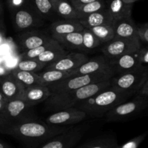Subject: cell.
Segmentation results:
<instances>
[{
	"instance_id": "e0dca14e",
	"label": "cell",
	"mask_w": 148,
	"mask_h": 148,
	"mask_svg": "<svg viewBox=\"0 0 148 148\" xmlns=\"http://www.w3.org/2000/svg\"><path fill=\"white\" fill-rule=\"evenodd\" d=\"M112 25L114 30V38H131L139 37L137 25L132 17L114 20Z\"/></svg>"
},
{
	"instance_id": "f546056e",
	"label": "cell",
	"mask_w": 148,
	"mask_h": 148,
	"mask_svg": "<svg viewBox=\"0 0 148 148\" xmlns=\"http://www.w3.org/2000/svg\"><path fill=\"white\" fill-rule=\"evenodd\" d=\"M105 8H106V3L104 0H96L95 1L77 7L76 10L79 15V19H80L88 14L100 11Z\"/></svg>"
},
{
	"instance_id": "f1b7e54d",
	"label": "cell",
	"mask_w": 148,
	"mask_h": 148,
	"mask_svg": "<svg viewBox=\"0 0 148 148\" xmlns=\"http://www.w3.org/2000/svg\"><path fill=\"white\" fill-rule=\"evenodd\" d=\"M59 43L55 40L54 38H52L50 40H49L48 42H46L44 44L41 45L40 46H38V47L35 48V49H30V50L25 51H23L22 53L21 56V59H36L39 55L41 54L42 53L45 51L48 50V49H51L52 47H54V46H57Z\"/></svg>"
},
{
	"instance_id": "ac0fdd59",
	"label": "cell",
	"mask_w": 148,
	"mask_h": 148,
	"mask_svg": "<svg viewBox=\"0 0 148 148\" xmlns=\"http://www.w3.org/2000/svg\"><path fill=\"white\" fill-rule=\"evenodd\" d=\"M51 95L50 90L46 85H34L25 88L22 99L34 106L46 101Z\"/></svg>"
},
{
	"instance_id": "d6a6232c",
	"label": "cell",
	"mask_w": 148,
	"mask_h": 148,
	"mask_svg": "<svg viewBox=\"0 0 148 148\" xmlns=\"http://www.w3.org/2000/svg\"><path fill=\"white\" fill-rule=\"evenodd\" d=\"M85 146L87 148H118L119 145L115 137H103L86 143Z\"/></svg>"
},
{
	"instance_id": "1f68e13d",
	"label": "cell",
	"mask_w": 148,
	"mask_h": 148,
	"mask_svg": "<svg viewBox=\"0 0 148 148\" xmlns=\"http://www.w3.org/2000/svg\"><path fill=\"white\" fill-rule=\"evenodd\" d=\"M47 65L39 62L37 59H21L16 66L15 69L27 72H37L44 69Z\"/></svg>"
},
{
	"instance_id": "4fadbf2b",
	"label": "cell",
	"mask_w": 148,
	"mask_h": 148,
	"mask_svg": "<svg viewBox=\"0 0 148 148\" xmlns=\"http://www.w3.org/2000/svg\"><path fill=\"white\" fill-rule=\"evenodd\" d=\"M106 73L114 76L109 59L105 56H98L92 58L82 64L79 67L72 72L73 75H92Z\"/></svg>"
},
{
	"instance_id": "277c9868",
	"label": "cell",
	"mask_w": 148,
	"mask_h": 148,
	"mask_svg": "<svg viewBox=\"0 0 148 148\" xmlns=\"http://www.w3.org/2000/svg\"><path fill=\"white\" fill-rule=\"evenodd\" d=\"M32 106L23 99H14L7 101L4 108L0 112V132H6L20 121L35 118L30 113Z\"/></svg>"
},
{
	"instance_id": "603a6c76",
	"label": "cell",
	"mask_w": 148,
	"mask_h": 148,
	"mask_svg": "<svg viewBox=\"0 0 148 148\" xmlns=\"http://www.w3.org/2000/svg\"><path fill=\"white\" fill-rule=\"evenodd\" d=\"M53 10L58 16L66 20H78L76 8L67 0H51Z\"/></svg>"
},
{
	"instance_id": "4dcf8cb0",
	"label": "cell",
	"mask_w": 148,
	"mask_h": 148,
	"mask_svg": "<svg viewBox=\"0 0 148 148\" xmlns=\"http://www.w3.org/2000/svg\"><path fill=\"white\" fill-rule=\"evenodd\" d=\"M82 33V51L92 50L101 45L100 40L95 37V35L89 28L84 27Z\"/></svg>"
},
{
	"instance_id": "484cf974",
	"label": "cell",
	"mask_w": 148,
	"mask_h": 148,
	"mask_svg": "<svg viewBox=\"0 0 148 148\" xmlns=\"http://www.w3.org/2000/svg\"><path fill=\"white\" fill-rule=\"evenodd\" d=\"M67 53H68L65 50V49H64L60 44H59L54 47H52L48 50L45 51L43 53L39 55L36 59L42 62V63L46 64V65H49L57 61L60 58L63 57Z\"/></svg>"
},
{
	"instance_id": "5b68a950",
	"label": "cell",
	"mask_w": 148,
	"mask_h": 148,
	"mask_svg": "<svg viewBox=\"0 0 148 148\" xmlns=\"http://www.w3.org/2000/svg\"><path fill=\"white\" fill-rule=\"evenodd\" d=\"M148 77V65H141L130 72L111 77V88L132 95H136Z\"/></svg>"
},
{
	"instance_id": "2e32d148",
	"label": "cell",
	"mask_w": 148,
	"mask_h": 148,
	"mask_svg": "<svg viewBox=\"0 0 148 148\" xmlns=\"http://www.w3.org/2000/svg\"><path fill=\"white\" fill-rule=\"evenodd\" d=\"M24 89V86L18 82L11 73L1 77L0 80V92L7 101L22 99Z\"/></svg>"
},
{
	"instance_id": "9c48e42d",
	"label": "cell",
	"mask_w": 148,
	"mask_h": 148,
	"mask_svg": "<svg viewBox=\"0 0 148 148\" xmlns=\"http://www.w3.org/2000/svg\"><path fill=\"white\" fill-rule=\"evenodd\" d=\"M141 40L140 38H114L111 40L104 43L102 52L108 59H114L127 53H134L141 49Z\"/></svg>"
},
{
	"instance_id": "ba28073f",
	"label": "cell",
	"mask_w": 148,
	"mask_h": 148,
	"mask_svg": "<svg viewBox=\"0 0 148 148\" xmlns=\"http://www.w3.org/2000/svg\"><path fill=\"white\" fill-rule=\"evenodd\" d=\"M112 75L106 73L92 75H73L62 80L47 85L51 94L56 95L67 91L74 90L89 84L101 82L112 77Z\"/></svg>"
},
{
	"instance_id": "7c38bea8",
	"label": "cell",
	"mask_w": 148,
	"mask_h": 148,
	"mask_svg": "<svg viewBox=\"0 0 148 148\" xmlns=\"http://www.w3.org/2000/svg\"><path fill=\"white\" fill-rule=\"evenodd\" d=\"M51 38V36H49L46 32L33 29L20 33L17 42L20 50L25 51L41 46Z\"/></svg>"
},
{
	"instance_id": "44dd1931",
	"label": "cell",
	"mask_w": 148,
	"mask_h": 148,
	"mask_svg": "<svg viewBox=\"0 0 148 148\" xmlns=\"http://www.w3.org/2000/svg\"><path fill=\"white\" fill-rule=\"evenodd\" d=\"M64 49L68 50L82 51V33L81 32H74L64 35L51 36Z\"/></svg>"
},
{
	"instance_id": "7bdbcfd3",
	"label": "cell",
	"mask_w": 148,
	"mask_h": 148,
	"mask_svg": "<svg viewBox=\"0 0 148 148\" xmlns=\"http://www.w3.org/2000/svg\"><path fill=\"white\" fill-rule=\"evenodd\" d=\"M125 2H127V3H132V4H134L135 1H139V0H124Z\"/></svg>"
},
{
	"instance_id": "30bf717a",
	"label": "cell",
	"mask_w": 148,
	"mask_h": 148,
	"mask_svg": "<svg viewBox=\"0 0 148 148\" xmlns=\"http://www.w3.org/2000/svg\"><path fill=\"white\" fill-rule=\"evenodd\" d=\"M87 114L75 107L59 110L49 115L45 121L51 125L59 127H71L82 122L86 119Z\"/></svg>"
},
{
	"instance_id": "8992f818",
	"label": "cell",
	"mask_w": 148,
	"mask_h": 148,
	"mask_svg": "<svg viewBox=\"0 0 148 148\" xmlns=\"http://www.w3.org/2000/svg\"><path fill=\"white\" fill-rule=\"evenodd\" d=\"M12 19L17 32L33 30L43 26L45 20L36 12L28 0L16 7H12Z\"/></svg>"
},
{
	"instance_id": "b9f144b4",
	"label": "cell",
	"mask_w": 148,
	"mask_h": 148,
	"mask_svg": "<svg viewBox=\"0 0 148 148\" xmlns=\"http://www.w3.org/2000/svg\"><path fill=\"white\" fill-rule=\"evenodd\" d=\"M2 101H7L6 100V98H4V95H2V93L0 92V102H2Z\"/></svg>"
},
{
	"instance_id": "3957f363",
	"label": "cell",
	"mask_w": 148,
	"mask_h": 148,
	"mask_svg": "<svg viewBox=\"0 0 148 148\" xmlns=\"http://www.w3.org/2000/svg\"><path fill=\"white\" fill-rule=\"evenodd\" d=\"M132 95L114 88H106L75 106V108L92 117H101L119 104L127 101Z\"/></svg>"
},
{
	"instance_id": "83f0119b",
	"label": "cell",
	"mask_w": 148,
	"mask_h": 148,
	"mask_svg": "<svg viewBox=\"0 0 148 148\" xmlns=\"http://www.w3.org/2000/svg\"><path fill=\"white\" fill-rule=\"evenodd\" d=\"M90 31L100 40L101 44L110 41L114 38V30L113 25H102L89 28Z\"/></svg>"
},
{
	"instance_id": "8d00e7d4",
	"label": "cell",
	"mask_w": 148,
	"mask_h": 148,
	"mask_svg": "<svg viewBox=\"0 0 148 148\" xmlns=\"http://www.w3.org/2000/svg\"><path fill=\"white\" fill-rule=\"evenodd\" d=\"M95 1H96V0H70V2L75 8H77V7L84 5V4H88V3Z\"/></svg>"
},
{
	"instance_id": "9a60e30c",
	"label": "cell",
	"mask_w": 148,
	"mask_h": 148,
	"mask_svg": "<svg viewBox=\"0 0 148 148\" xmlns=\"http://www.w3.org/2000/svg\"><path fill=\"white\" fill-rule=\"evenodd\" d=\"M114 76L135 69L143 65L140 61L139 51L109 59Z\"/></svg>"
},
{
	"instance_id": "7a4b0ae2",
	"label": "cell",
	"mask_w": 148,
	"mask_h": 148,
	"mask_svg": "<svg viewBox=\"0 0 148 148\" xmlns=\"http://www.w3.org/2000/svg\"><path fill=\"white\" fill-rule=\"evenodd\" d=\"M111 85V78H110L101 82L89 84L74 90L56 95L51 94L46 101V107L49 110L53 111L72 108L98 92L110 88Z\"/></svg>"
},
{
	"instance_id": "836d02e7",
	"label": "cell",
	"mask_w": 148,
	"mask_h": 148,
	"mask_svg": "<svg viewBox=\"0 0 148 148\" xmlns=\"http://www.w3.org/2000/svg\"><path fill=\"white\" fill-rule=\"evenodd\" d=\"M148 134V131L147 132H145L144 134H142L140 135L137 136V137H134L132 140H130L129 142L126 143L125 144L122 145H119L118 148H138L139 146L140 145L143 140L145 139Z\"/></svg>"
},
{
	"instance_id": "74e56055",
	"label": "cell",
	"mask_w": 148,
	"mask_h": 148,
	"mask_svg": "<svg viewBox=\"0 0 148 148\" xmlns=\"http://www.w3.org/2000/svg\"><path fill=\"white\" fill-rule=\"evenodd\" d=\"M137 93L141 94V95H146V96H148V77L147 79V80L145 81L143 85L142 86V88H140V90L138 91Z\"/></svg>"
},
{
	"instance_id": "e575fe53",
	"label": "cell",
	"mask_w": 148,
	"mask_h": 148,
	"mask_svg": "<svg viewBox=\"0 0 148 148\" xmlns=\"http://www.w3.org/2000/svg\"><path fill=\"white\" fill-rule=\"evenodd\" d=\"M137 28L140 40L148 44V23L137 25Z\"/></svg>"
},
{
	"instance_id": "5bb4252c",
	"label": "cell",
	"mask_w": 148,
	"mask_h": 148,
	"mask_svg": "<svg viewBox=\"0 0 148 148\" xmlns=\"http://www.w3.org/2000/svg\"><path fill=\"white\" fill-rule=\"evenodd\" d=\"M88 60L85 54L78 52H72L60 58L56 62L47 65L45 69H56L64 72H73Z\"/></svg>"
},
{
	"instance_id": "ffe728a7",
	"label": "cell",
	"mask_w": 148,
	"mask_h": 148,
	"mask_svg": "<svg viewBox=\"0 0 148 148\" xmlns=\"http://www.w3.org/2000/svg\"><path fill=\"white\" fill-rule=\"evenodd\" d=\"M51 36L56 35H64L74 32H81L83 30L84 27L78 20H66L53 21L50 25Z\"/></svg>"
},
{
	"instance_id": "8fae6325",
	"label": "cell",
	"mask_w": 148,
	"mask_h": 148,
	"mask_svg": "<svg viewBox=\"0 0 148 148\" xmlns=\"http://www.w3.org/2000/svg\"><path fill=\"white\" fill-rule=\"evenodd\" d=\"M83 133L82 128L73 127L40 145L38 148H72L81 140Z\"/></svg>"
},
{
	"instance_id": "52a82bcc",
	"label": "cell",
	"mask_w": 148,
	"mask_h": 148,
	"mask_svg": "<svg viewBox=\"0 0 148 148\" xmlns=\"http://www.w3.org/2000/svg\"><path fill=\"white\" fill-rule=\"evenodd\" d=\"M148 108V96L137 93L130 101H125L106 114V120L109 122L121 121L140 114Z\"/></svg>"
},
{
	"instance_id": "d4e9b609",
	"label": "cell",
	"mask_w": 148,
	"mask_h": 148,
	"mask_svg": "<svg viewBox=\"0 0 148 148\" xmlns=\"http://www.w3.org/2000/svg\"><path fill=\"white\" fill-rule=\"evenodd\" d=\"M33 8L44 20H52L57 14L53 10L51 0H28Z\"/></svg>"
},
{
	"instance_id": "6da1fadb",
	"label": "cell",
	"mask_w": 148,
	"mask_h": 148,
	"mask_svg": "<svg viewBox=\"0 0 148 148\" xmlns=\"http://www.w3.org/2000/svg\"><path fill=\"white\" fill-rule=\"evenodd\" d=\"M72 127V126L59 127L51 125L46 121L32 118L12 126L5 134L12 136L26 145L36 147L43 144L55 136L68 131Z\"/></svg>"
},
{
	"instance_id": "f6af8a7d",
	"label": "cell",
	"mask_w": 148,
	"mask_h": 148,
	"mask_svg": "<svg viewBox=\"0 0 148 148\" xmlns=\"http://www.w3.org/2000/svg\"><path fill=\"white\" fill-rule=\"evenodd\" d=\"M1 77H0V80H1Z\"/></svg>"
},
{
	"instance_id": "d6986e66",
	"label": "cell",
	"mask_w": 148,
	"mask_h": 148,
	"mask_svg": "<svg viewBox=\"0 0 148 148\" xmlns=\"http://www.w3.org/2000/svg\"><path fill=\"white\" fill-rule=\"evenodd\" d=\"M78 20L84 27L90 28L102 25L113 24L114 19L110 14L108 9L105 8L100 11L88 14L82 18L78 19Z\"/></svg>"
},
{
	"instance_id": "f35d334b",
	"label": "cell",
	"mask_w": 148,
	"mask_h": 148,
	"mask_svg": "<svg viewBox=\"0 0 148 148\" xmlns=\"http://www.w3.org/2000/svg\"><path fill=\"white\" fill-rule=\"evenodd\" d=\"M3 23V7L1 1H0V28Z\"/></svg>"
},
{
	"instance_id": "ee69618b",
	"label": "cell",
	"mask_w": 148,
	"mask_h": 148,
	"mask_svg": "<svg viewBox=\"0 0 148 148\" xmlns=\"http://www.w3.org/2000/svg\"><path fill=\"white\" fill-rule=\"evenodd\" d=\"M78 148H87L86 147V146H85V144L84 145H82L81 146V147H78Z\"/></svg>"
},
{
	"instance_id": "4316f807",
	"label": "cell",
	"mask_w": 148,
	"mask_h": 148,
	"mask_svg": "<svg viewBox=\"0 0 148 148\" xmlns=\"http://www.w3.org/2000/svg\"><path fill=\"white\" fill-rule=\"evenodd\" d=\"M44 85H51L72 75V72H64L56 69H45L38 74Z\"/></svg>"
},
{
	"instance_id": "d590c367",
	"label": "cell",
	"mask_w": 148,
	"mask_h": 148,
	"mask_svg": "<svg viewBox=\"0 0 148 148\" xmlns=\"http://www.w3.org/2000/svg\"><path fill=\"white\" fill-rule=\"evenodd\" d=\"M139 57L142 64L148 65V48H142L139 50Z\"/></svg>"
},
{
	"instance_id": "7402d4cb",
	"label": "cell",
	"mask_w": 148,
	"mask_h": 148,
	"mask_svg": "<svg viewBox=\"0 0 148 148\" xmlns=\"http://www.w3.org/2000/svg\"><path fill=\"white\" fill-rule=\"evenodd\" d=\"M132 3L125 2L124 0H110L106 4V8L114 20L132 17Z\"/></svg>"
},
{
	"instance_id": "60d3db41",
	"label": "cell",
	"mask_w": 148,
	"mask_h": 148,
	"mask_svg": "<svg viewBox=\"0 0 148 148\" xmlns=\"http://www.w3.org/2000/svg\"><path fill=\"white\" fill-rule=\"evenodd\" d=\"M7 103V101H2V102H0V112L2 111V109L4 108L5 103Z\"/></svg>"
},
{
	"instance_id": "ab89813d",
	"label": "cell",
	"mask_w": 148,
	"mask_h": 148,
	"mask_svg": "<svg viewBox=\"0 0 148 148\" xmlns=\"http://www.w3.org/2000/svg\"><path fill=\"white\" fill-rule=\"evenodd\" d=\"M0 148H10V147L8 145H7L6 143H3V142L0 141Z\"/></svg>"
},
{
	"instance_id": "cb8c5ba5",
	"label": "cell",
	"mask_w": 148,
	"mask_h": 148,
	"mask_svg": "<svg viewBox=\"0 0 148 148\" xmlns=\"http://www.w3.org/2000/svg\"><path fill=\"white\" fill-rule=\"evenodd\" d=\"M10 73L24 86V88L34 86V85H44L42 82L41 78L37 72H27L14 68Z\"/></svg>"
}]
</instances>
